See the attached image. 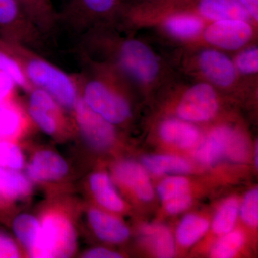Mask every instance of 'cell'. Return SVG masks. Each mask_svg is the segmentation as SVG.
<instances>
[{"instance_id": "obj_10", "label": "cell", "mask_w": 258, "mask_h": 258, "mask_svg": "<svg viewBox=\"0 0 258 258\" xmlns=\"http://www.w3.org/2000/svg\"><path fill=\"white\" fill-rule=\"evenodd\" d=\"M252 30L247 22L240 20H218L209 26L205 38L212 45L226 50H237L245 45Z\"/></svg>"}, {"instance_id": "obj_19", "label": "cell", "mask_w": 258, "mask_h": 258, "mask_svg": "<svg viewBox=\"0 0 258 258\" xmlns=\"http://www.w3.org/2000/svg\"><path fill=\"white\" fill-rule=\"evenodd\" d=\"M160 135L164 142L186 149L197 143L199 132L193 125L184 122L169 120L161 125Z\"/></svg>"}, {"instance_id": "obj_20", "label": "cell", "mask_w": 258, "mask_h": 258, "mask_svg": "<svg viewBox=\"0 0 258 258\" xmlns=\"http://www.w3.org/2000/svg\"><path fill=\"white\" fill-rule=\"evenodd\" d=\"M143 235L149 245L158 257H171L175 252L174 238L171 232L162 225H147L143 228Z\"/></svg>"}, {"instance_id": "obj_37", "label": "cell", "mask_w": 258, "mask_h": 258, "mask_svg": "<svg viewBox=\"0 0 258 258\" xmlns=\"http://www.w3.org/2000/svg\"><path fill=\"white\" fill-rule=\"evenodd\" d=\"M257 152H258V147H257V145L256 146V150H255V154H256V156H255V163H256V165L257 166Z\"/></svg>"}, {"instance_id": "obj_12", "label": "cell", "mask_w": 258, "mask_h": 258, "mask_svg": "<svg viewBox=\"0 0 258 258\" xmlns=\"http://www.w3.org/2000/svg\"><path fill=\"white\" fill-rule=\"evenodd\" d=\"M158 193L169 213H180L191 203L188 180L182 176H171L163 180L158 186Z\"/></svg>"}, {"instance_id": "obj_8", "label": "cell", "mask_w": 258, "mask_h": 258, "mask_svg": "<svg viewBox=\"0 0 258 258\" xmlns=\"http://www.w3.org/2000/svg\"><path fill=\"white\" fill-rule=\"evenodd\" d=\"M218 108L216 93L210 85L200 83L186 91L177 108V114L189 121H206Z\"/></svg>"}, {"instance_id": "obj_15", "label": "cell", "mask_w": 258, "mask_h": 258, "mask_svg": "<svg viewBox=\"0 0 258 258\" xmlns=\"http://www.w3.org/2000/svg\"><path fill=\"white\" fill-rule=\"evenodd\" d=\"M115 174L118 181L133 190L141 200L149 201L154 197L152 184L147 172L137 163H120L115 167Z\"/></svg>"}, {"instance_id": "obj_29", "label": "cell", "mask_w": 258, "mask_h": 258, "mask_svg": "<svg viewBox=\"0 0 258 258\" xmlns=\"http://www.w3.org/2000/svg\"><path fill=\"white\" fill-rule=\"evenodd\" d=\"M244 242L243 234L240 231H235L226 234L215 244L212 250V257L215 258H230L238 252Z\"/></svg>"}, {"instance_id": "obj_17", "label": "cell", "mask_w": 258, "mask_h": 258, "mask_svg": "<svg viewBox=\"0 0 258 258\" xmlns=\"http://www.w3.org/2000/svg\"><path fill=\"white\" fill-rule=\"evenodd\" d=\"M198 11L210 20H240L247 21L249 15L239 0H200Z\"/></svg>"}, {"instance_id": "obj_28", "label": "cell", "mask_w": 258, "mask_h": 258, "mask_svg": "<svg viewBox=\"0 0 258 258\" xmlns=\"http://www.w3.org/2000/svg\"><path fill=\"white\" fill-rule=\"evenodd\" d=\"M238 214V203L236 199L227 200L217 212L214 219L212 228L217 234H227L235 225Z\"/></svg>"}, {"instance_id": "obj_5", "label": "cell", "mask_w": 258, "mask_h": 258, "mask_svg": "<svg viewBox=\"0 0 258 258\" xmlns=\"http://www.w3.org/2000/svg\"><path fill=\"white\" fill-rule=\"evenodd\" d=\"M119 0H63L58 13L60 25L63 24L78 37L93 30L95 23L112 14Z\"/></svg>"}, {"instance_id": "obj_33", "label": "cell", "mask_w": 258, "mask_h": 258, "mask_svg": "<svg viewBox=\"0 0 258 258\" xmlns=\"http://www.w3.org/2000/svg\"><path fill=\"white\" fill-rule=\"evenodd\" d=\"M236 64L240 72L245 74H254L258 70V51L257 48L244 51L237 56Z\"/></svg>"}, {"instance_id": "obj_32", "label": "cell", "mask_w": 258, "mask_h": 258, "mask_svg": "<svg viewBox=\"0 0 258 258\" xmlns=\"http://www.w3.org/2000/svg\"><path fill=\"white\" fill-rule=\"evenodd\" d=\"M241 216L243 221L249 226L257 227L258 223V191L253 189L249 191L244 198Z\"/></svg>"}, {"instance_id": "obj_38", "label": "cell", "mask_w": 258, "mask_h": 258, "mask_svg": "<svg viewBox=\"0 0 258 258\" xmlns=\"http://www.w3.org/2000/svg\"><path fill=\"white\" fill-rule=\"evenodd\" d=\"M0 104H1V103H0Z\"/></svg>"}, {"instance_id": "obj_31", "label": "cell", "mask_w": 258, "mask_h": 258, "mask_svg": "<svg viewBox=\"0 0 258 258\" xmlns=\"http://www.w3.org/2000/svg\"><path fill=\"white\" fill-rule=\"evenodd\" d=\"M23 165V157L19 148L9 142H0V167L19 169Z\"/></svg>"}, {"instance_id": "obj_25", "label": "cell", "mask_w": 258, "mask_h": 258, "mask_svg": "<svg viewBox=\"0 0 258 258\" xmlns=\"http://www.w3.org/2000/svg\"><path fill=\"white\" fill-rule=\"evenodd\" d=\"M0 73L9 76L18 87L29 91L33 88L25 77L14 55L10 50L8 42L0 39Z\"/></svg>"}, {"instance_id": "obj_7", "label": "cell", "mask_w": 258, "mask_h": 258, "mask_svg": "<svg viewBox=\"0 0 258 258\" xmlns=\"http://www.w3.org/2000/svg\"><path fill=\"white\" fill-rule=\"evenodd\" d=\"M120 69L141 82H150L159 71L157 57L142 42L136 40L123 41L117 52Z\"/></svg>"}, {"instance_id": "obj_6", "label": "cell", "mask_w": 258, "mask_h": 258, "mask_svg": "<svg viewBox=\"0 0 258 258\" xmlns=\"http://www.w3.org/2000/svg\"><path fill=\"white\" fill-rule=\"evenodd\" d=\"M247 146L241 134L227 127H220L212 131L204 139L195 152V159L210 165L223 157L234 161H242L247 157Z\"/></svg>"}, {"instance_id": "obj_36", "label": "cell", "mask_w": 258, "mask_h": 258, "mask_svg": "<svg viewBox=\"0 0 258 258\" xmlns=\"http://www.w3.org/2000/svg\"><path fill=\"white\" fill-rule=\"evenodd\" d=\"M240 4L248 13V14L256 20L258 19V0H239Z\"/></svg>"}, {"instance_id": "obj_26", "label": "cell", "mask_w": 258, "mask_h": 258, "mask_svg": "<svg viewBox=\"0 0 258 258\" xmlns=\"http://www.w3.org/2000/svg\"><path fill=\"white\" fill-rule=\"evenodd\" d=\"M166 27L174 36L189 38L201 32L203 23L201 19L195 15H176L166 20Z\"/></svg>"}, {"instance_id": "obj_30", "label": "cell", "mask_w": 258, "mask_h": 258, "mask_svg": "<svg viewBox=\"0 0 258 258\" xmlns=\"http://www.w3.org/2000/svg\"><path fill=\"white\" fill-rule=\"evenodd\" d=\"M21 116L10 101L0 104V138H8L20 128Z\"/></svg>"}, {"instance_id": "obj_13", "label": "cell", "mask_w": 258, "mask_h": 258, "mask_svg": "<svg viewBox=\"0 0 258 258\" xmlns=\"http://www.w3.org/2000/svg\"><path fill=\"white\" fill-rule=\"evenodd\" d=\"M200 66L205 76L218 86L226 87L235 81V66L221 52L212 50L205 51L200 55Z\"/></svg>"}, {"instance_id": "obj_23", "label": "cell", "mask_w": 258, "mask_h": 258, "mask_svg": "<svg viewBox=\"0 0 258 258\" xmlns=\"http://www.w3.org/2000/svg\"><path fill=\"white\" fill-rule=\"evenodd\" d=\"M143 164L148 170L157 175L169 173L185 174L191 170L187 161L175 156H147L144 158Z\"/></svg>"}, {"instance_id": "obj_14", "label": "cell", "mask_w": 258, "mask_h": 258, "mask_svg": "<svg viewBox=\"0 0 258 258\" xmlns=\"http://www.w3.org/2000/svg\"><path fill=\"white\" fill-rule=\"evenodd\" d=\"M27 14L40 31L48 37L54 36L60 25L58 12L52 0H18Z\"/></svg>"}, {"instance_id": "obj_16", "label": "cell", "mask_w": 258, "mask_h": 258, "mask_svg": "<svg viewBox=\"0 0 258 258\" xmlns=\"http://www.w3.org/2000/svg\"><path fill=\"white\" fill-rule=\"evenodd\" d=\"M29 174L37 181H51L66 175L68 166L58 154L52 152H39L29 166Z\"/></svg>"}, {"instance_id": "obj_1", "label": "cell", "mask_w": 258, "mask_h": 258, "mask_svg": "<svg viewBox=\"0 0 258 258\" xmlns=\"http://www.w3.org/2000/svg\"><path fill=\"white\" fill-rule=\"evenodd\" d=\"M8 42L30 84L46 91L63 108L74 110L79 98L74 75L64 72L37 51Z\"/></svg>"}, {"instance_id": "obj_22", "label": "cell", "mask_w": 258, "mask_h": 258, "mask_svg": "<svg viewBox=\"0 0 258 258\" xmlns=\"http://www.w3.org/2000/svg\"><path fill=\"white\" fill-rule=\"evenodd\" d=\"M30 190L28 180L13 169L0 167V203L26 195Z\"/></svg>"}, {"instance_id": "obj_4", "label": "cell", "mask_w": 258, "mask_h": 258, "mask_svg": "<svg viewBox=\"0 0 258 258\" xmlns=\"http://www.w3.org/2000/svg\"><path fill=\"white\" fill-rule=\"evenodd\" d=\"M76 248V234L72 225L59 215L47 217L40 228L32 257H67Z\"/></svg>"}, {"instance_id": "obj_3", "label": "cell", "mask_w": 258, "mask_h": 258, "mask_svg": "<svg viewBox=\"0 0 258 258\" xmlns=\"http://www.w3.org/2000/svg\"><path fill=\"white\" fill-rule=\"evenodd\" d=\"M0 39L40 53L47 40L18 0H0Z\"/></svg>"}, {"instance_id": "obj_35", "label": "cell", "mask_w": 258, "mask_h": 258, "mask_svg": "<svg viewBox=\"0 0 258 258\" xmlns=\"http://www.w3.org/2000/svg\"><path fill=\"white\" fill-rule=\"evenodd\" d=\"M85 257L88 258H117L121 257L119 254L104 248L92 249L86 253Z\"/></svg>"}, {"instance_id": "obj_34", "label": "cell", "mask_w": 258, "mask_h": 258, "mask_svg": "<svg viewBox=\"0 0 258 258\" xmlns=\"http://www.w3.org/2000/svg\"><path fill=\"white\" fill-rule=\"evenodd\" d=\"M18 257L19 252L16 244L9 237L0 233V258Z\"/></svg>"}, {"instance_id": "obj_2", "label": "cell", "mask_w": 258, "mask_h": 258, "mask_svg": "<svg viewBox=\"0 0 258 258\" xmlns=\"http://www.w3.org/2000/svg\"><path fill=\"white\" fill-rule=\"evenodd\" d=\"M79 59L81 71L74 75L79 98L112 124L126 121L131 116L126 99L101 74H97L87 61Z\"/></svg>"}, {"instance_id": "obj_21", "label": "cell", "mask_w": 258, "mask_h": 258, "mask_svg": "<svg viewBox=\"0 0 258 258\" xmlns=\"http://www.w3.org/2000/svg\"><path fill=\"white\" fill-rule=\"evenodd\" d=\"M91 187L98 203L112 211L120 212L123 203L115 191L108 176L102 173L93 174L91 178Z\"/></svg>"}, {"instance_id": "obj_24", "label": "cell", "mask_w": 258, "mask_h": 258, "mask_svg": "<svg viewBox=\"0 0 258 258\" xmlns=\"http://www.w3.org/2000/svg\"><path fill=\"white\" fill-rule=\"evenodd\" d=\"M208 228L209 222L205 218L195 215H187L178 227V242L184 247L192 245L206 233Z\"/></svg>"}, {"instance_id": "obj_27", "label": "cell", "mask_w": 258, "mask_h": 258, "mask_svg": "<svg viewBox=\"0 0 258 258\" xmlns=\"http://www.w3.org/2000/svg\"><path fill=\"white\" fill-rule=\"evenodd\" d=\"M40 228L36 219L28 215L18 216L13 223L15 235L30 252L36 242Z\"/></svg>"}, {"instance_id": "obj_11", "label": "cell", "mask_w": 258, "mask_h": 258, "mask_svg": "<svg viewBox=\"0 0 258 258\" xmlns=\"http://www.w3.org/2000/svg\"><path fill=\"white\" fill-rule=\"evenodd\" d=\"M28 92V111L32 120L45 133L55 134L60 126V103L40 88L33 87Z\"/></svg>"}, {"instance_id": "obj_18", "label": "cell", "mask_w": 258, "mask_h": 258, "mask_svg": "<svg viewBox=\"0 0 258 258\" xmlns=\"http://www.w3.org/2000/svg\"><path fill=\"white\" fill-rule=\"evenodd\" d=\"M89 220L93 230L101 240L117 243L128 238V228L119 220L104 212L92 210L89 213Z\"/></svg>"}, {"instance_id": "obj_9", "label": "cell", "mask_w": 258, "mask_h": 258, "mask_svg": "<svg viewBox=\"0 0 258 258\" xmlns=\"http://www.w3.org/2000/svg\"><path fill=\"white\" fill-rule=\"evenodd\" d=\"M76 123L88 143L104 149L113 143L115 132L112 123L93 111L81 98L74 108Z\"/></svg>"}]
</instances>
